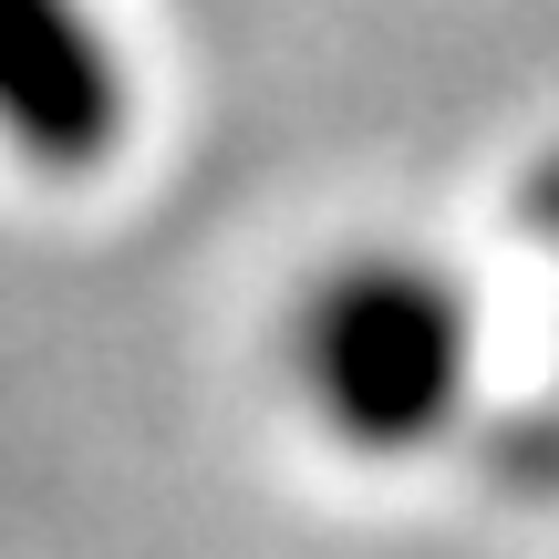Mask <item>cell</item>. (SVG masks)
<instances>
[{
  "instance_id": "obj_1",
  "label": "cell",
  "mask_w": 559,
  "mask_h": 559,
  "mask_svg": "<svg viewBox=\"0 0 559 559\" xmlns=\"http://www.w3.org/2000/svg\"><path fill=\"white\" fill-rule=\"evenodd\" d=\"M290 383L353 456H415L456 436L477 394V311L456 270L415 249H353L290 311Z\"/></svg>"
},
{
  "instance_id": "obj_2",
  "label": "cell",
  "mask_w": 559,
  "mask_h": 559,
  "mask_svg": "<svg viewBox=\"0 0 559 559\" xmlns=\"http://www.w3.org/2000/svg\"><path fill=\"white\" fill-rule=\"evenodd\" d=\"M124 124L135 83L94 0H0V145L41 177H94Z\"/></svg>"
},
{
  "instance_id": "obj_3",
  "label": "cell",
  "mask_w": 559,
  "mask_h": 559,
  "mask_svg": "<svg viewBox=\"0 0 559 559\" xmlns=\"http://www.w3.org/2000/svg\"><path fill=\"white\" fill-rule=\"evenodd\" d=\"M528 228L549 239V270H559V156L539 166V187H528ZM508 477L539 487V498H559V373H549V394L519 415V436H508Z\"/></svg>"
}]
</instances>
